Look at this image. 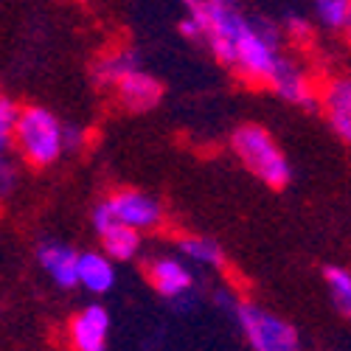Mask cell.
I'll list each match as a JSON object with an SVG mask.
<instances>
[{"instance_id":"cell-13","label":"cell","mask_w":351,"mask_h":351,"mask_svg":"<svg viewBox=\"0 0 351 351\" xmlns=\"http://www.w3.org/2000/svg\"><path fill=\"white\" fill-rule=\"evenodd\" d=\"M320 107L326 112L332 132L340 141H348L351 138V84H348V79H332L324 87Z\"/></svg>"},{"instance_id":"cell-6","label":"cell","mask_w":351,"mask_h":351,"mask_svg":"<svg viewBox=\"0 0 351 351\" xmlns=\"http://www.w3.org/2000/svg\"><path fill=\"white\" fill-rule=\"evenodd\" d=\"M101 206L107 208V214L115 222L130 225L141 233L155 230L163 222V206L152 194H146L141 189H121V191L110 194Z\"/></svg>"},{"instance_id":"cell-10","label":"cell","mask_w":351,"mask_h":351,"mask_svg":"<svg viewBox=\"0 0 351 351\" xmlns=\"http://www.w3.org/2000/svg\"><path fill=\"white\" fill-rule=\"evenodd\" d=\"M93 228L101 239V250L119 265V261H132L141 247H143V233L130 228V225H121L115 222L104 206H96L93 211Z\"/></svg>"},{"instance_id":"cell-5","label":"cell","mask_w":351,"mask_h":351,"mask_svg":"<svg viewBox=\"0 0 351 351\" xmlns=\"http://www.w3.org/2000/svg\"><path fill=\"white\" fill-rule=\"evenodd\" d=\"M230 315L253 351H295L301 346L298 329L284 320L281 315L250 304V301H233Z\"/></svg>"},{"instance_id":"cell-15","label":"cell","mask_w":351,"mask_h":351,"mask_svg":"<svg viewBox=\"0 0 351 351\" xmlns=\"http://www.w3.org/2000/svg\"><path fill=\"white\" fill-rule=\"evenodd\" d=\"M315 17L317 25L332 34L346 32L351 23V0H315Z\"/></svg>"},{"instance_id":"cell-19","label":"cell","mask_w":351,"mask_h":351,"mask_svg":"<svg viewBox=\"0 0 351 351\" xmlns=\"http://www.w3.org/2000/svg\"><path fill=\"white\" fill-rule=\"evenodd\" d=\"M9 163H6V155H3V149H0V189H3L6 183H9Z\"/></svg>"},{"instance_id":"cell-18","label":"cell","mask_w":351,"mask_h":351,"mask_svg":"<svg viewBox=\"0 0 351 351\" xmlns=\"http://www.w3.org/2000/svg\"><path fill=\"white\" fill-rule=\"evenodd\" d=\"M180 3L186 6V17H202L208 9L225 3V0H180Z\"/></svg>"},{"instance_id":"cell-17","label":"cell","mask_w":351,"mask_h":351,"mask_svg":"<svg viewBox=\"0 0 351 351\" xmlns=\"http://www.w3.org/2000/svg\"><path fill=\"white\" fill-rule=\"evenodd\" d=\"M17 112H20V107L9 96L0 93V149H3V152L12 146V132H14Z\"/></svg>"},{"instance_id":"cell-11","label":"cell","mask_w":351,"mask_h":351,"mask_svg":"<svg viewBox=\"0 0 351 351\" xmlns=\"http://www.w3.org/2000/svg\"><path fill=\"white\" fill-rule=\"evenodd\" d=\"M119 281L115 261L104 250H87L76 258V287H82L90 295H107Z\"/></svg>"},{"instance_id":"cell-12","label":"cell","mask_w":351,"mask_h":351,"mask_svg":"<svg viewBox=\"0 0 351 351\" xmlns=\"http://www.w3.org/2000/svg\"><path fill=\"white\" fill-rule=\"evenodd\" d=\"M37 258H40V267L45 270V276L60 289H73L76 287V258H79V253L71 245L43 242Z\"/></svg>"},{"instance_id":"cell-14","label":"cell","mask_w":351,"mask_h":351,"mask_svg":"<svg viewBox=\"0 0 351 351\" xmlns=\"http://www.w3.org/2000/svg\"><path fill=\"white\" fill-rule=\"evenodd\" d=\"M178 256L189 267H206V270L222 267V261H225L222 247L208 237H183L178 242Z\"/></svg>"},{"instance_id":"cell-7","label":"cell","mask_w":351,"mask_h":351,"mask_svg":"<svg viewBox=\"0 0 351 351\" xmlns=\"http://www.w3.org/2000/svg\"><path fill=\"white\" fill-rule=\"evenodd\" d=\"M149 284L158 295L178 306H191L194 298V267H189L180 256H158L146 267Z\"/></svg>"},{"instance_id":"cell-1","label":"cell","mask_w":351,"mask_h":351,"mask_svg":"<svg viewBox=\"0 0 351 351\" xmlns=\"http://www.w3.org/2000/svg\"><path fill=\"white\" fill-rule=\"evenodd\" d=\"M180 34L186 40L208 45L222 65L237 71L253 84H267L281 62V40L270 23L247 17L233 0L208 9L202 17H183Z\"/></svg>"},{"instance_id":"cell-3","label":"cell","mask_w":351,"mask_h":351,"mask_svg":"<svg viewBox=\"0 0 351 351\" xmlns=\"http://www.w3.org/2000/svg\"><path fill=\"white\" fill-rule=\"evenodd\" d=\"M96 79L101 84L115 87L119 101L132 112H146V110L158 107V101L163 96L160 82L149 71H143L138 56L130 51H115L107 60H101L96 68Z\"/></svg>"},{"instance_id":"cell-8","label":"cell","mask_w":351,"mask_h":351,"mask_svg":"<svg viewBox=\"0 0 351 351\" xmlns=\"http://www.w3.org/2000/svg\"><path fill=\"white\" fill-rule=\"evenodd\" d=\"M267 87H273V93H276L281 101L292 104V107L309 110V107L317 104L315 79L309 76V71H306L301 62H295V60H292V56H287V53L281 56V62L276 65V71H273Z\"/></svg>"},{"instance_id":"cell-16","label":"cell","mask_w":351,"mask_h":351,"mask_svg":"<svg viewBox=\"0 0 351 351\" xmlns=\"http://www.w3.org/2000/svg\"><path fill=\"white\" fill-rule=\"evenodd\" d=\"M326 289H329L335 309L340 315H348L351 312V273L340 265L326 267Z\"/></svg>"},{"instance_id":"cell-4","label":"cell","mask_w":351,"mask_h":351,"mask_svg":"<svg viewBox=\"0 0 351 351\" xmlns=\"http://www.w3.org/2000/svg\"><path fill=\"white\" fill-rule=\"evenodd\" d=\"M230 146L237 152L239 163L256 174V178L270 186V189H284L292 180V166L284 155V149L276 143L270 130L258 124H242L230 135Z\"/></svg>"},{"instance_id":"cell-9","label":"cell","mask_w":351,"mask_h":351,"mask_svg":"<svg viewBox=\"0 0 351 351\" xmlns=\"http://www.w3.org/2000/svg\"><path fill=\"white\" fill-rule=\"evenodd\" d=\"M112 320L101 304H87L68 324V343L76 351H104L110 346Z\"/></svg>"},{"instance_id":"cell-2","label":"cell","mask_w":351,"mask_h":351,"mask_svg":"<svg viewBox=\"0 0 351 351\" xmlns=\"http://www.w3.org/2000/svg\"><path fill=\"white\" fill-rule=\"evenodd\" d=\"M76 138L79 135L71 127H65L45 107H20L17 121H14V132H12L14 149L34 169L53 166L71 149Z\"/></svg>"}]
</instances>
